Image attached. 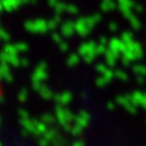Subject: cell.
<instances>
[{"label": "cell", "mask_w": 146, "mask_h": 146, "mask_svg": "<svg viewBox=\"0 0 146 146\" xmlns=\"http://www.w3.org/2000/svg\"><path fill=\"white\" fill-rule=\"evenodd\" d=\"M1 93H3V91H1V83H0V98H1Z\"/></svg>", "instance_id": "6da1fadb"}]
</instances>
